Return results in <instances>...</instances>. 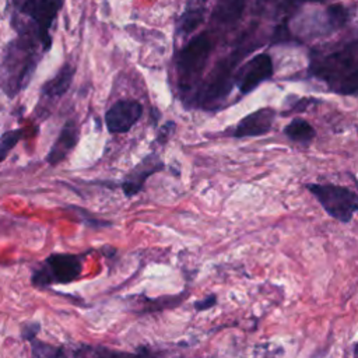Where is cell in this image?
<instances>
[{
  "label": "cell",
  "mask_w": 358,
  "mask_h": 358,
  "mask_svg": "<svg viewBox=\"0 0 358 358\" xmlns=\"http://www.w3.org/2000/svg\"><path fill=\"white\" fill-rule=\"evenodd\" d=\"M310 73L340 95H358V42L316 53Z\"/></svg>",
  "instance_id": "1"
},
{
  "label": "cell",
  "mask_w": 358,
  "mask_h": 358,
  "mask_svg": "<svg viewBox=\"0 0 358 358\" xmlns=\"http://www.w3.org/2000/svg\"><path fill=\"white\" fill-rule=\"evenodd\" d=\"M36 42V39L21 34L18 39L15 38L4 48L1 59V81L3 90L10 98H14L27 87L38 66Z\"/></svg>",
  "instance_id": "2"
},
{
  "label": "cell",
  "mask_w": 358,
  "mask_h": 358,
  "mask_svg": "<svg viewBox=\"0 0 358 358\" xmlns=\"http://www.w3.org/2000/svg\"><path fill=\"white\" fill-rule=\"evenodd\" d=\"M213 50V41L207 32H200L180 48L175 57V69L178 73L179 88L183 94H189L200 81L207 60Z\"/></svg>",
  "instance_id": "3"
},
{
  "label": "cell",
  "mask_w": 358,
  "mask_h": 358,
  "mask_svg": "<svg viewBox=\"0 0 358 358\" xmlns=\"http://www.w3.org/2000/svg\"><path fill=\"white\" fill-rule=\"evenodd\" d=\"M238 60L239 56L234 52L214 66L197 92L199 106L204 109H214L222 103L232 88V83L235 81L234 71Z\"/></svg>",
  "instance_id": "4"
},
{
  "label": "cell",
  "mask_w": 358,
  "mask_h": 358,
  "mask_svg": "<svg viewBox=\"0 0 358 358\" xmlns=\"http://www.w3.org/2000/svg\"><path fill=\"white\" fill-rule=\"evenodd\" d=\"M306 189L316 197L324 211L340 222H350L358 213V193L340 185L308 183Z\"/></svg>",
  "instance_id": "5"
},
{
  "label": "cell",
  "mask_w": 358,
  "mask_h": 358,
  "mask_svg": "<svg viewBox=\"0 0 358 358\" xmlns=\"http://www.w3.org/2000/svg\"><path fill=\"white\" fill-rule=\"evenodd\" d=\"M63 6V0H20L18 10L28 15L34 25V35L43 52L52 46L50 28L57 13Z\"/></svg>",
  "instance_id": "6"
},
{
  "label": "cell",
  "mask_w": 358,
  "mask_h": 358,
  "mask_svg": "<svg viewBox=\"0 0 358 358\" xmlns=\"http://www.w3.org/2000/svg\"><path fill=\"white\" fill-rule=\"evenodd\" d=\"M81 273V260L74 255H52L34 273L32 282L38 287L66 284Z\"/></svg>",
  "instance_id": "7"
},
{
  "label": "cell",
  "mask_w": 358,
  "mask_h": 358,
  "mask_svg": "<svg viewBox=\"0 0 358 358\" xmlns=\"http://www.w3.org/2000/svg\"><path fill=\"white\" fill-rule=\"evenodd\" d=\"M143 115V105L136 99H119L105 112V124L109 133H127Z\"/></svg>",
  "instance_id": "8"
},
{
  "label": "cell",
  "mask_w": 358,
  "mask_h": 358,
  "mask_svg": "<svg viewBox=\"0 0 358 358\" xmlns=\"http://www.w3.org/2000/svg\"><path fill=\"white\" fill-rule=\"evenodd\" d=\"M273 76V62L267 53H259L248 60L235 74L241 94H249Z\"/></svg>",
  "instance_id": "9"
},
{
  "label": "cell",
  "mask_w": 358,
  "mask_h": 358,
  "mask_svg": "<svg viewBox=\"0 0 358 358\" xmlns=\"http://www.w3.org/2000/svg\"><path fill=\"white\" fill-rule=\"evenodd\" d=\"M162 168H164L162 159L157 154H148L123 179L122 190L124 196L131 197L137 194L143 189L145 180L155 172H159Z\"/></svg>",
  "instance_id": "10"
},
{
  "label": "cell",
  "mask_w": 358,
  "mask_h": 358,
  "mask_svg": "<svg viewBox=\"0 0 358 358\" xmlns=\"http://www.w3.org/2000/svg\"><path fill=\"white\" fill-rule=\"evenodd\" d=\"M274 117H275V110L273 108H268V106L260 108L246 115L243 119H241L235 126L232 134L236 138L263 136L270 131Z\"/></svg>",
  "instance_id": "11"
},
{
  "label": "cell",
  "mask_w": 358,
  "mask_h": 358,
  "mask_svg": "<svg viewBox=\"0 0 358 358\" xmlns=\"http://www.w3.org/2000/svg\"><path fill=\"white\" fill-rule=\"evenodd\" d=\"M80 138V129L76 120L70 119L67 120L63 127L60 129L56 140L49 148V152L46 155V162L52 166L59 165L63 162L67 155L76 148Z\"/></svg>",
  "instance_id": "12"
},
{
  "label": "cell",
  "mask_w": 358,
  "mask_h": 358,
  "mask_svg": "<svg viewBox=\"0 0 358 358\" xmlns=\"http://www.w3.org/2000/svg\"><path fill=\"white\" fill-rule=\"evenodd\" d=\"M207 11V0H187L183 11L176 21V35L187 38L204 21Z\"/></svg>",
  "instance_id": "13"
},
{
  "label": "cell",
  "mask_w": 358,
  "mask_h": 358,
  "mask_svg": "<svg viewBox=\"0 0 358 358\" xmlns=\"http://www.w3.org/2000/svg\"><path fill=\"white\" fill-rule=\"evenodd\" d=\"M246 8V0H217L211 21L218 28H229L239 22Z\"/></svg>",
  "instance_id": "14"
},
{
  "label": "cell",
  "mask_w": 358,
  "mask_h": 358,
  "mask_svg": "<svg viewBox=\"0 0 358 358\" xmlns=\"http://www.w3.org/2000/svg\"><path fill=\"white\" fill-rule=\"evenodd\" d=\"M73 78H74V67L66 63L57 70V73L52 78L43 83L41 88V94L52 99L60 98L69 91L73 83Z\"/></svg>",
  "instance_id": "15"
},
{
  "label": "cell",
  "mask_w": 358,
  "mask_h": 358,
  "mask_svg": "<svg viewBox=\"0 0 358 358\" xmlns=\"http://www.w3.org/2000/svg\"><path fill=\"white\" fill-rule=\"evenodd\" d=\"M63 358H152L144 352H124L103 347H83L78 350L66 351L63 348Z\"/></svg>",
  "instance_id": "16"
},
{
  "label": "cell",
  "mask_w": 358,
  "mask_h": 358,
  "mask_svg": "<svg viewBox=\"0 0 358 358\" xmlns=\"http://www.w3.org/2000/svg\"><path fill=\"white\" fill-rule=\"evenodd\" d=\"M284 134L295 143H309L315 137V129L303 119H294L285 126Z\"/></svg>",
  "instance_id": "17"
},
{
  "label": "cell",
  "mask_w": 358,
  "mask_h": 358,
  "mask_svg": "<svg viewBox=\"0 0 358 358\" xmlns=\"http://www.w3.org/2000/svg\"><path fill=\"white\" fill-rule=\"evenodd\" d=\"M22 137V130L14 129L8 130L0 137V162L8 155V152L18 144Z\"/></svg>",
  "instance_id": "18"
},
{
  "label": "cell",
  "mask_w": 358,
  "mask_h": 358,
  "mask_svg": "<svg viewBox=\"0 0 358 358\" xmlns=\"http://www.w3.org/2000/svg\"><path fill=\"white\" fill-rule=\"evenodd\" d=\"M173 129H175V123L171 122V120L166 122V123L161 127V130H159V133H158V136H157V140H158L159 143H165V141L169 138V136L172 134Z\"/></svg>",
  "instance_id": "19"
},
{
  "label": "cell",
  "mask_w": 358,
  "mask_h": 358,
  "mask_svg": "<svg viewBox=\"0 0 358 358\" xmlns=\"http://www.w3.org/2000/svg\"><path fill=\"white\" fill-rule=\"evenodd\" d=\"M201 302H203V303L197 302V305H196V308H197L199 310H203V309H207V308L213 306V305L215 303V296L211 295V296H208L207 299H204V301H201Z\"/></svg>",
  "instance_id": "20"
},
{
  "label": "cell",
  "mask_w": 358,
  "mask_h": 358,
  "mask_svg": "<svg viewBox=\"0 0 358 358\" xmlns=\"http://www.w3.org/2000/svg\"><path fill=\"white\" fill-rule=\"evenodd\" d=\"M354 358H358V344L355 347V354H354Z\"/></svg>",
  "instance_id": "21"
}]
</instances>
